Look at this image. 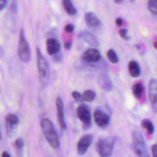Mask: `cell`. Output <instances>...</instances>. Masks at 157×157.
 <instances>
[{
    "mask_svg": "<svg viewBox=\"0 0 157 157\" xmlns=\"http://www.w3.org/2000/svg\"><path fill=\"white\" fill-rule=\"evenodd\" d=\"M77 115L82 122L85 128H88L91 125V116L90 109L86 105H80L77 109Z\"/></svg>",
    "mask_w": 157,
    "mask_h": 157,
    "instance_id": "5b68a950",
    "label": "cell"
},
{
    "mask_svg": "<svg viewBox=\"0 0 157 157\" xmlns=\"http://www.w3.org/2000/svg\"><path fill=\"white\" fill-rule=\"evenodd\" d=\"M132 137L134 148L136 154L139 157H150L141 133L139 131H134Z\"/></svg>",
    "mask_w": 157,
    "mask_h": 157,
    "instance_id": "277c9868",
    "label": "cell"
},
{
    "mask_svg": "<svg viewBox=\"0 0 157 157\" xmlns=\"http://www.w3.org/2000/svg\"><path fill=\"white\" fill-rule=\"evenodd\" d=\"M148 95L150 103L154 111L156 112V104H157V84L156 80L155 78H152L149 82L148 84Z\"/></svg>",
    "mask_w": 157,
    "mask_h": 157,
    "instance_id": "ba28073f",
    "label": "cell"
},
{
    "mask_svg": "<svg viewBox=\"0 0 157 157\" xmlns=\"http://www.w3.org/2000/svg\"><path fill=\"white\" fill-rule=\"evenodd\" d=\"M85 21L91 28H98L101 26V23L97 17L92 12H87L85 15Z\"/></svg>",
    "mask_w": 157,
    "mask_h": 157,
    "instance_id": "5bb4252c",
    "label": "cell"
},
{
    "mask_svg": "<svg viewBox=\"0 0 157 157\" xmlns=\"http://www.w3.org/2000/svg\"><path fill=\"white\" fill-rule=\"evenodd\" d=\"M6 4V0H0V10L4 9Z\"/></svg>",
    "mask_w": 157,
    "mask_h": 157,
    "instance_id": "f546056e",
    "label": "cell"
},
{
    "mask_svg": "<svg viewBox=\"0 0 157 157\" xmlns=\"http://www.w3.org/2000/svg\"><path fill=\"white\" fill-rule=\"evenodd\" d=\"M78 37L91 46L98 47L99 45V42L96 37L88 31H81L78 34Z\"/></svg>",
    "mask_w": 157,
    "mask_h": 157,
    "instance_id": "4fadbf2b",
    "label": "cell"
},
{
    "mask_svg": "<svg viewBox=\"0 0 157 157\" xmlns=\"http://www.w3.org/2000/svg\"><path fill=\"white\" fill-rule=\"evenodd\" d=\"M157 0H149L148 2V9L149 11L154 15L157 14Z\"/></svg>",
    "mask_w": 157,
    "mask_h": 157,
    "instance_id": "44dd1931",
    "label": "cell"
},
{
    "mask_svg": "<svg viewBox=\"0 0 157 157\" xmlns=\"http://www.w3.org/2000/svg\"><path fill=\"white\" fill-rule=\"evenodd\" d=\"M37 63L39 75L40 78L44 79L48 74V66L47 61L39 48H37Z\"/></svg>",
    "mask_w": 157,
    "mask_h": 157,
    "instance_id": "8992f818",
    "label": "cell"
},
{
    "mask_svg": "<svg viewBox=\"0 0 157 157\" xmlns=\"http://www.w3.org/2000/svg\"><path fill=\"white\" fill-rule=\"evenodd\" d=\"M6 121L10 125H16L18 123V118L13 114H9L6 117Z\"/></svg>",
    "mask_w": 157,
    "mask_h": 157,
    "instance_id": "7402d4cb",
    "label": "cell"
},
{
    "mask_svg": "<svg viewBox=\"0 0 157 157\" xmlns=\"http://www.w3.org/2000/svg\"><path fill=\"white\" fill-rule=\"evenodd\" d=\"M131 1V2H134V1H135L136 0H130Z\"/></svg>",
    "mask_w": 157,
    "mask_h": 157,
    "instance_id": "836d02e7",
    "label": "cell"
},
{
    "mask_svg": "<svg viewBox=\"0 0 157 157\" xmlns=\"http://www.w3.org/2000/svg\"><path fill=\"white\" fill-rule=\"evenodd\" d=\"M115 23L117 26H121L123 23V20L121 18H117L115 20Z\"/></svg>",
    "mask_w": 157,
    "mask_h": 157,
    "instance_id": "f1b7e54d",
    "label": "cell"
},
{
    "mask_svg": "<svg viewBox=\"0 0 157 157\" xmlns=\"http://www.w3.org/2000/svg\"><path fill=\"white\" fill-rule=\"evenodd\" d=\"M153 45H154V47H155V48H157V47H156V41H155V42H154Z\"/></svg>",
    "mask_w": 157,
    "mask_h": 157,
    "instance_id": "d6a6232c",
    "label": "cell"
},
{
    "mask_svg": "<svg viewBox=\"0 0 157 157\" xmlns=\"http://www.w3.org/2000/svg\"><path fill=\"white\" fill-rule=\"evenodd\" d=\"M18 54L20 60L24 63L28 62L31 59V52L24 35L23 29L20 30L18 47Z\"/></svg>",
    "mask_w": 157,
    "mask_h": 157,
    "instance_id": "3957f363",
    "label": "cell"
},
{
    "mask_svg": "<svg viewBox=\"0 0 157 157\" xmlns=\"http://www.w3.org/2000/svg\"><path fill=\"white\" fill-rule=\"evenodd\" d=\"M93 136L90 134H86L81 137L77 143V153L82 155H84L87 151L93 141Z\"/></svg>",
    "mask_w": 157,
    "mask_h": 157,
    "instance_id": "52a82bcc",
    "label": "cell"
},
{
    "mask_svg": "<svg viewBox=\"0 0 157 157\" xmlns=\"http://www.w3.org/2000/svg\"><path fill=\"white\" fill-rule=\"evenodd\" d=\"M117 139L109 136L100 139L96 145V149L101 157H109L113 153L114 145Z\"/></svg>",
    "mask_w": 157,
    "mask_h": 157,
    "instance_id": "7a4b0ae2",
    "label": "cell"
},
{
    "mask_svg": "<svg viewBox=\"0 0 157 157\" xmlns=\"http://www.w3.org/2000/svg\"><path fill=\"white\" fill-rule=\"evenodd\" d=\"M128 71L130 75L133 77H137L140 74L139 65L136 61H131L129 63Z\"/></svg>",
    "mask_w": 157,
    "mask_h": 157,
    "instance_id": "9a60e30c",
    "label": "cell"
},
{
    "mask_svg": "<svg viewBox=\"0 0 157 157\" xmlns=\"http://www.w3.org/2000/svg\"><path fill=\"white\" fill-rule=\"evenodd\" d=\"M2 157H11V156H10V155L7 152L4 151L2 153Z\"/></svg>",
    "mask_w": 157,
    "mask_h": 157,
    "instance_id": "4dcf8cb0",
    "label": "cell"
},
{
    "mask_svg": "<svg viewBox=\"0 0 157 157\" xmlns=\"http://www.w3.org/2000/svg\"><path fill=\"white\" fill-rule=\"evenodd\" d=\"M95 96H96V94H95V92L94 91L86 90L83 93V95L82 96V99L84 101L91 102L94 99Z\"/></svg>",
    "mask_w": 157,
    "mask_h": 157,
    "instance_id": "d6986e66",
    "label": "cell"
},
{
    "mask_svg": "<svg viewBox=\"0 0 157 157\" xmlns=\"http://www.w3.org/2000/svg\"><path fill=\"white\" fill-rule=\"evenodd\" d=\"M127 29H121L119 31V34L122 38H126V36L127 34Z\"/></svg>",
    "mask_w": 157,
    "mask_h": 157,
    "instance_id": "4316f807",
    "label": "cell"
},
{
    "mask_svg": "<svg viewBox=\"0 0 157 157\" xmlns=\"http://www.w3.org/2000/svg\"><path fill=\"white\" fill-rule=\"evenodd\" d=\"M107 57L112 63L116 64L118 61V58L113 49H110L107 52Z\"/></svg>",
    "mask_w": 157,
    "mask_h": 157,
    "instance_id": "ffe728a7",
    "label": "cell"
},
{
    "mask_svg": "<svg viewBox=\"0 0 157 157\" xmlns=\"http://www.w3.org/2000/svg\"><path fill=\"white\" fill-rule=\"evenodd\" d=\"M74 29V26L72 24H67L64 26V31L67 33H72Z\"/></svg>",
    "mask_w": 157,
    "mask_h": 157,
    "instance_id": "cb8c5ba5",
    "label": "cell"
},
{
    "mask_svg": "<svg viewBox=\"0 0 157 157\" xmlns=\"http://www.w3.org/2000/svg\"><path fill=\"white\" fill-rule=\"evenodd\" d=\"M56 112H57V118L59 126L62 129H65L66 127V122L64 120V112H63V104L62 100L60 98L58 97L56 100Z\"/></svg>",
    "mask_w": 157,
    "mask_h": 157,
    "instance_id": "8fae6325",
    "label": "cell"
},
{
    "mask_svg": "<svg viewBox=\"0 0 157 157\" xmlns=\"http://www.w3.org/2000/svg\"><path fill=\"white\" fill-rule=\"evenodd\" d=\"M144 86L140 82L135 83L132 88V92L134 97L138 99L142 98L144 93Z\"/></svg>",
    "mask_w": 157,
    "mask_h": 157,
    "instance_id": "2e32d148",
    "label": "cell"
},
{
    "mask_svg": "<svg viewBox=\"0 0 157 157\" xmlns=\"http://www.w3.org/2000/svg\"><path fill=\"white\" fill-rule=\"evenodd\" d=\"M151 151H152V156L153 157H157V148H156V144H155L151 147Z\"/></svg>",
    "mask_w": 157,
    "mask_h": 157,
    "instance_id": "484cf974",
    "label": "cell"
},
{
    "mask_svg": "<svg viewBox=\"0 0 157 157\" xmlns=\"http://www.w3.org/2000/svg\"><path fill=\"white\" fill-rule=\"evenodd\" d=\"M15 146L16 148L20 149L22 148L24 145V141L21 138H18L15 141Z\"/></svg>",
    "mask_w": 157,
    "mask_h": 157,
    "instance_id": "603a6c76",
    "label": "cell"
},
{
    "mask_svg": "<svg viewBox=\"0 0 157 157\" xmlns=\"http://www.w3.org/2000/svg\"><path fill=\"white\" fill-rule=\"evenodd\" d=\"M47 51L50 55H55L60 50L61 45L59 41L53 37L48 38L46 41Z\"/></svg>",
    "mask_w": 157,
    "mask_h": 157,
    "instance_id": "7c38bea8",
    "label": "cell"
},
{
    "mask_svg": "<svg viewBox=\"0 0 157 157\" xmlns=\"http://www.w3.org/2000/svg\"><path fill=\"white\" fill-rule=\"evenodd\" d=\"M63 7L66 13L70 15H74L77 13V10L73 6L71 0H62Z\"/></svg>",
    "mask_w": 157,
    "mask_h": 157,
    "instance_id": "e0dca14e",
    "label": "cell"
},
{
    "mask_svg": "<svg viewBox=\"0 0 157 157\" xmlns=\"http://www.w3.org/2000/svg\"><path fill=\"white\" fill-rule=\"evenodd\" d=\"M114 1H115V2L116 3L120 4V3H121L123 0H114Z\"/></svg>",
    "mask_w": 157,
    "mask_h": 157,
    "instance_id": "1f68e13d",
    "label": "cell"
},
{
    "mask_svg": "<svg viewBox=\"0 0 157 157\" xmlns=\"http://www.w3.org/2000/svg\"><path fill=\"white\" fill-rule=\"evenodd\" d=\"M93 118L95 123L100 127L107 126L110 120L108 115L105 112L100 110H97L94 112Z\"/></svg>",
    "mask_w": 157,
    "mask_h": 157,
    "instance_id": "30bf717a",
    "label": "cell"
},
{
    "mask_svg": "<svg viewBox=\"0 0 157 157\" xmlns=\"http://www.w3.org/2000/svg\"><path fill=\"white\" fill-rule=\"evenodd\" d=\"M141 126L146 130L148 134H152L154 132V126L153 123L149 120H143L141 122Z\"/></svg>",
    "mask_w": 157,
    "mask_h": 157,
    "instance_id": "ac0fdd59",
    "label": "cell"
},
{
    "mask_svg": "<svg viewBox=\"0 0 157 157\" xmlns=\"http://www.w3.org/2000/svg\"><path fill=\"white\" fill-rule=\"evenodd\" d=\"M101 57L100 52L93 48H88L82 55V59L87 63H96L101 59Z\"/></svg>",
    "mask_w": 157,
    "mask_h": 157,
    "instance_id": "9c48e42d",
    "label": "cell"
},
{
    "mask_svg": "<svg viewBox=\"0 0 157 157\" xmlns=\"http://www.w3.org/2000/svg\"><path fill=\"white\" fill-rule=\"evenodd\" d=\"M1 137V132H0V138Z\"/></svg>",
    "mask_w": 157,
    "mask_h": 157,
    "instance_id": "e575fe53",
    "label": "cell"
},
{
    "mask_svg": "<svg viewBox=\"0 0 157 157\" xmlns=\"http://www.w3.org/2000/svg\"><path fill=\"white\" fill-rule=\"evenodd\" d=\"M64 47L66 50H70L72 47V42L71 41H67L64 43Z\"/></svg>",
    "mask_w": 157,
    "mask_h": 157,
    "instance_id": "83f0119b",
    "label": "cell"
},
{
    "mask_svg": "<svg viewBox=\"0 0 157 157\" xmlns=\"http://www.w3.org/2000/svg\"><path fill=\"white\" fill-rule=\"evenodd\" d=\"M40 126L42 133L50 145L53 148H58L59 145V139L50 120L47 118L42 120Z\"/></svg>",
    "mask_w": 157,
    "mask_h": 157,
    "instance_id": "6da1fadb",
    "label": "cell"
},
{
    "mask_svg": "<svg viewBox=\"0 0 157 157\" xmlns=\"http://www.w3.org/2000/svg\"><path fill=\"white\" fill-rule=\"evenodd\" d=\"M72 96L76 100H78L81 98L82 96L80 94V93H78V91H74L72 93Z\"/></svg>",
    "mask_w": 157,
    "mask_h": 157,
    "instance_id": "d4e9b609",
    "label": "cell"
}]
</instances>
